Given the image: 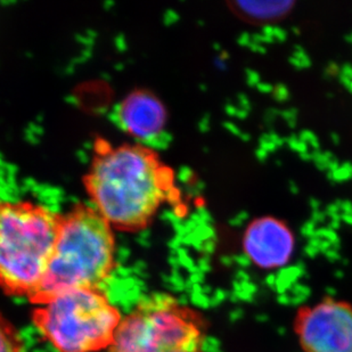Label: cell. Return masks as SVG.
<instances>
[{
	"instance_id": "42",
	"label": "cell",
	"mask_w": 352,
	"mask_h": 352,
	"mask_svg": "<svg viewBox=\"0 0 352 352\" xmlns=\"http://www.w3.org/2000/svg\"><path fill=\"white\" fill-rule=\"evenodd\" d=\"M289 192L293 194V195H296V194H299L300 188L298 185H296L294 182H289Z\"/></svg>"
},
{
	"instance_id": "36",
	"label": "cell",
	"mask_w": 352,
	"mask_h": 352,
	"mask_svg": "<svg viewBox=\"0 0 352 352\" xmlns=\"http://www.w3.org/2000/svg\"><path fill=\"white\" fill-rule=\"evenodd\" d=\"M340 74H342L344 77L348 78V79L352 80V67L350 64H344L342 67H341V72Z\"/></svg>"
},
{
	"instance_id": "9",
	"label": "cell",
	"mask_w": 352,
	"mask_h": 352,
	"mask_svg": "<svg viewBox=\"0 0 352 352\" xmlns=\"http://www.w3.org/2000/svg\"><path fill=\"white\" fill-rule=\"evenodd\" d=\"M294 5L296 3L293 0H241L235 3V6L244 16L263 22L282 19L292 10Z\"/></svg>"
},
{
	"instance_id": "34",
	"label": "cell",
	"mask_w": 352,
	"mask_h": 352,
	"mask_svg": "<svg viewBox=\"0 0 352 352\" xmlns=\"http://www.w3.org/2000/svg\"><path fill=\"white\" fill-rule=\"evenodd\" d=\"M268 157H270V154L267 153L266 151H263V148L258 147V150L256 151V157L259 160L260 162H266Z\"/></svg>"
},
{
	"instance_id": "53",
	"label": "cell",
	"mask_w": 352,
	"mask_h": 352,
	"mask_svg": "<svg viewBox=\"0 0 352 352\" xmlns=\"http://www.w3.org/2000/svg\"><path fill=\"white\" fill-rule=\"evenodd\" d=\"M348 90H349L350 93H352V82L350 83L349 88H348Z\"/></svg>"
},
{
	"instance_id": "37",
	"label": "cell",
	"mask_w": 352,
	"mask_h": 352,
	"mask_svg": "<svg viewBox=\"0 0 352 352\" xmlns=\"http://www.w3.org/2000/svg\"><path fill=\"white\" fill-rule=\"evenodd\" d=\"M261 34L263 36H267V37L274 38V25L272 24H265L263 27V30H261Z\"/></svg>"
},
{
	"instance_id": "12",
	"label": "cell",
	"mask_w": 352,
	"mask_h": 352,
	"mask_svg": "<svg viewBox=\"0 0 352 352\" xmlns=\"http://www.w3.org/2000/svg\"><path fill=\"white\" fill-rule=\"evenodd\" d=\"M311 161L315 162L316 166L322 171H327V164L331 160L334 159L332 152H322V151H313L311 152Z\"/></svg>"
},
{
	"instance_id": "50",
	"label": "cell",
	"mask_w": 352,
	"mask_h": 352,
	"mask_svg": "<svg viewBox=\"0 0 352 352\" xmlns=\"http://www.w3.org/2000/svg\"><path fill=\"white\" fill-rule=\"evenodd\" d=\"M346 40H348V41H349V43H352V34H349V36H346Z\"/></svg>"
},
{
	"instance_id": "40",
	"label": "cell",
	"mask_w": 352,
	"mask_h": 352,
	"mask_svg": "<svg viewBox=\"0 0 352 352\" xmlns=\"http://www.w3.org/2000/svg\"><path fill=\"white\" fill-rule=\"evenodd\" d=\"M250 112L243 110L241 107H237V112H236V118L239 120H244L249 117Z\"/></svg>"
},
{
	"instance_id": "8",
	"label": "cell",
	"mask_w": 352,
	"mask_h": 352,
	"mask_svg": "<svg viewBox=\"0 0 352 352\" xmlns=\"http://www.w3.org/2000/svg\"><path fill=\"white\" fill-rule=\"evenodd\" d=\"M116 118L121 130L145 145L162 136L168 121L164 104L147 90L128 94L118 105Z\"/></svg>"
},
{
	"instance_id": "49",
	"label": "cell",
	"mask_w": 352,
	"mask_h": 352,
	"mask_svg": "<svg viewBox=\"0 0 352 352\" xmlns=\"http://www.w3.org/2000/svg\"><path fill=\"white\" fill-rule=\"evenodd\" d=\"M292 32L293 34H296V36H299V34H301V31H300V28L298 27H293Z\"/></svg>"
},
{
	"instance_id": "10",
	"label": "cell",
	"mask_w": 352,
	"mask_h": 352,
	"mask_svg": "<svg viewBox=\"0 0 352 352\" xmlns=\"http://www.w3.org/2000/svg\"><path fill=\"white\" fill-rule=\"evenodd\" d=\"M0 352H17L16 339L3 319H0Z\"/></svg>"
},
{
	"instance_id": "24",
	"label": "cell",
	"mask_w": 352,
	"mask_h": 352,
	"mask_svg": "<svg viewBox=\"0 0 352 352\" xmlns=\"http://www.w3.org/2000/svg\"><path fill=\"white\" fill-rule=\"evenodd\" d=\"M237 100H239V107L243 110L251 111V102H250L249 97L246 96L245 94L239 93L237 95Z\"/></svg>"
},
{
	"instance_id": "2",
	"label": "cell",
	"mask_w": 352,
	"mask_h": 352,
	"mask_svg": "<svg viewBox=\"0 0 352 352\" xmlns=\"http://www.w3.org/2000/svg\"><path fill=\"white\" fill-rule=\"evenodd\" d=\"M116 263L114 230L89 204L60 216L56 242L40 289L43 300L71 289H96Z\"/></svg>"
},
{
	"instance_id": "13",
	"label": "cell",
	"mask_w": 352,
	"mask_h": 352,
	"mask_svg": "<svg viewBox=\"0 0 352 352\" xmlns=\"http://www.w3.org/2000/svg\"><path fill=\"white\" fill-rule=\"evenodd\" d=\"M286 144H287V146L291 148V150L294 151V152H298V153H306V152H309V146L307 145L305 142L302 140H300L299 135H291V136L285 138Z\"/></svg>"
},
{
	"instance_id": "52",
	"label": "cell",
	"mask_w": 352,
	"mask_h": 352,
	"mask_svg": "<svg viewBox=\"0 0 352 352\" xmlns=\"http://www.w3.org/2000/svg\"><path fill=\"white\" fill-rule=\"evenodd\" d=\"M223 58H228V54L223 53Z\"/></svg>"
},
{
	"instance_id": "26",
	"label": "cell",
	"mask_w": 352,
	"mask_h": 352,
	"mask_svg": "<svg viewBox=\"0 0 352 352\" xmlns=\"http://www.w3.org/2000/svg\"><path fill=\"white\" fill-rule=\"evenodd\" d=\"M251 43H252V34H249V32H242L237 38V43L241 47H248L249 48Z\"/></svg>"
},
{
	"instance_id": "18",
	"label": "cell",
	"mask_w": 352,
	"mask_h": 352,
	"mask_svg": "<svg viewBox=\"0 0 352 352\" xmlns=\"http://www.w3.org/2000/svg\"><path fill=\"white\" fill-rule=\"evenodd\" d=\"M278 117H280V110H279V109H275V107H270V109H268V110L265 112L263 121H265L267 126H273V123L275 122L276 119Z\"/></svg>"
},
{
	"instance_id": "28",
	"label": "cell",
	"mask_w": 352,
	"mask_h": 352,
	"mask_svg": "<svg viewBox=\"0 0 352 352\" xmlns=\"http://www.w3.org/2000/svg\"><path fill=\"white\" fill-rule=\"evenodd\" d=\"M340 212H341V211H340L339 206H338L336 202L326 206L325 213L327 216H336V214H340Z\"/></svg>"
},
{
	"instance_id": "27",
	"label": "cell",
	"mask_w": 352,
	"mask_h": 352,
	"mask_svg": "<svg viewBox=\"0 0 352 352\" xmlns=\"http://www.w3.org/2000/svg\"><path fill=\"white\" fill-rule=\"evenodd\" d=\"M274 88L275 87L270 82H260L256 86V89L259 90L260 93L263 94H273Z\"/></svg>"
},
{
	"instance_id": "23",
	"label": "cell",
	"mask_w": 352,
	"mask_h": 352,
	"mask_svg": "<svg viewBox=\"0 0 352 352\" xmlns=\"http://www.w3.org/2000/svg\"><path fill=\"white\" fill-rule=\"evenodd\" d=\"M274 39L279 43H284L287 39V31L283 28L274 25Z\"/></svg>"
},
{
	"instance_id": "19",
	"label": "cell",
	"mask_w": 352,
	"mask_h": 352,
	"mask_svg": "<svg viewBox=\"0 0 352 352\" xmlns=\"http://www.w3.org/2000/svg\"><path fill=\"white\" fill-rule=\"evenodd\" d=\"M261 137L275 144L277 147H283L284 146V144H286L285 138L279 136L278 133H276L275 131H270V133H263V135H261Z\"/></svg>"
},
{
	"instance_id": "32",
	"label": "cell",
	"mask_w": 352,
	"mask_h": 352,
	"mask_svg": "<svg viewBox=\"0 0 352 352\" xmlns=\"http://www.w3.org/2000/svg\"><path fill=\"white\" fill-rule=\"evenodd\" d=\"M289 62L293 67H296L298 70H303V69H307V67H308L306 64L301 62V60H298L296 57H289Z\"/></svg>"
},
{
	"instance_id": "47",
	"label": "cell",
	"mask_w": 352,
	"mask_h": 352,
	"mask_svg": "<svg viewBox=\"0 0 352 352\" xmlns=\"http://www.w3.org/2000/svg\"><path fill=\"white\" fill-rule=\"evenodd\" d=\"M239 138H241L243 142H249V140H251V136H250L248 133H243L242 136L239 137Z\"/></svg>"
},
{
	"instance_id": "45",
	"label": "cell",
	"mask_w": 352,
	"mask_h": 352,
	"mask_svg": "<svg viewBox=\"0 0 352 352\" xmlns=\"http://www.w3.org/2000/svg\"><path fill=\"white\" fill-rule=\"evenodd\" d=\"M331 140H332L333 143L336 144V145H339L340 136L338 133H333L332 135H331Z\"/></svg>"
},
{
	"instance_id": "7",
	"label": "cell",
	"mask_w": 352,
	"mask_h": 352,
	"mask_svg": "<svg viewBox=\"0 0 352 352\" xmlns=\"http://www.w3.org/2000/svg\"><path fill=\"white\" fill-rule=\"evenodd\" d=\"M296 239L289 227L274 217H261L250 223L243 248L250 261L261 268L284 266L292 256Z\"/></svg>"
},
{
	"instance_id": "16",
	"label": "cell",
	"mask_w": 352,
	"mask_h": 352,
	"mask_svg": "<svg viewBox=\"0 0 352 352\" xmlns=\"http://www.w3.org/2000/svg\"><path fill=\"white\" fill-rule=\"evenodd\" d=\"M274 98L279 103H284L289 98V90L285 85L277 83L273 91Z\"/></svg>"
},
{
	"instance_id": "3",
	"label": "cell",
	"mask_w": 352,
	"mask_h": 352,
	"mask_svg": "<svg viewBox=\"0 0 352 352\" xmlns=\"http://www.w3.org/2000/svg\"><path fill=\"white\" fill-rule=\"evenodd\" d=\"M60 216L41 203L0 197V286L39 296Z\"/></svg>"
},
{
	"instance_id": "4",
	"label": "cell",
	"mask_w": 352,
	"mask_h": 352,
	"mask_svg": "<svg viewBox=\"0 0 352 352\" xmlns=\"http://www.w3.org/2000/svg\"><path fill=\"white\" fill-rule=\"evenodd\" d=\"M36 320L58 351L97 352L111 346L122 319L97 289H80L43 299Z\"/></svg>"
},
{
	"instance_id": "33",
	"label": "cell",
	"mask_w": 352,
	"mask_h": 352,
	"mask_svg": "<svg viewBox=\"0 0 352 352\" xmlns=\"http://www.w3.org/2000/svg\"><path fill=\"white\" fill-rule=\"evenodd\" d=\"M340 72H341V67H338L336 63H329L326 69V74L329 76H336V74H340Z\"/></svg>"
},
{
	"instance_id": "22",
	"label": "cell",
	"mask_w": 352,
	"mask_h": 352,
	"mask_svg": "<svg viewBox=\"0 0 352 352\" xmlns=\"http://www.w3.org/2000/svg\"><path fill=\"white\" fill-rule=\"evenodd\" d=\"M259 147L263 148V151H266L268 154L274 153L278 148V147L276 146L275 144L272 143L270 140H265L263 137H260Z\"/></svg>"
},
{
	"instance_id": "5",
	"label": "cell",
	"mask_w": 352,
	"mask_h": 352,
	"mask_svg": "<svg viewBox=\"0 0 352 352\" xmlns=\"http://www.w3.org/2000/svg\"><path fill=\"white\" fill-rule=\"evenodd\" d=\"M109 352H204L202 329L190 310L157 296L121 320Z\"/></svg>"
},
{
	"instance_id": "25",
	"label": "cell",
	"mask_w": 352,
	"mask_h": 352,
	"mask_svg": "<svg viewBox=\"0 0 352 352\" xmlns=\"http://www.w3.org/2000/svg\"><path fill=\"white\" fill-rule=\"evenodd\" d=\"M336 203L339 206L340 211L342 212V214H352V202L336 199Z\"/></svg>"
},
{
	"instance_id": "46",
	"label": "cell",
	"mask_w": 352,
	"mask_h": 352,
	"mask_svg": "<svg viewBox=\"0 0 352 352\" xmlns=\"http://www.w3.org/2000/svg\"><path fill=\"white\" fill-rule=\"evenodd\" d=\"M343 221H346V223L352 225V214H342Z\"/></svg>"
},
{
	"instance_id": "29",
	"label": "cell",
	"mask_w": 352,
	"mask_h": 352,
	"mask_svg": "<svg viewBox=\"0 0 352 352\" xmlns=\"http://www.w3.org/2000/svg\"><path fill=\"white\" fill-rule=\"evenodd\" d=\"M225 128H226L230 133H233V135H235L236 137H241L242 136L243 131H241V129H239V126H236V124H234L233 122H226L225 124Z\"/></svg>"
},
{
	"instance_id": "6",
	"label": "cell",
	"mask_w": 352,
	"mask_h": 352,
	"mask_svg": "<svg viewBox=\"0 0 352 352\" xmlns=\"http://www.w3.org/2000/svg\"><path fill=\"white\" fill-rule=\"evenodd\" d=\"M300 342L307 352H352V309L327 301L299 319Z\"/></svg>"
},
{
	"instance_id": "21",
	"label": "cell",
	"mask_w": 352,
	"mask_h": 352,
	"mask_svg": "<svg viewBox=\"0 0 352 352\" xmlns=\"http://www.w3.org/2000/svg\"><path fill=\"white\" fill-rule=\"evenodd\" d=\"M249 219V213L246 212V211H241V212L237 213V214L234 217L233 219L230 220V225L234 227H241Z\"/></svg>"
},
{
	"instance_id": "1",
	"label": "cell",
	"mask_w": 352,
	"mask_h": 352,
	"mask_svg": "<svg viewBox=\"0 0 352 352\" xmlns=\"http://www.w3.org/2000/svg\"><path fill=\"white\" fill-rule=\"evenodd\" d=\"M83 186L89 206L113 230L138 232L153 221L179 190L173 169L145 144L97 140Z\"/></svg>"
},
{
	"instance_id": "20",
	"label": "cell",
	"mask_w": 352,
	"mask_h": 352,
	"mask_svg": "<svg viewBox=\"0 0 352 352\" xmlns=\"http://www.w3.org/2000/svg\"><path fill=\"white\" fill-rule=\"evenodd\" d=\"M246 83L249 87H256L259 85L260 74L252 69H246L245 70Z\"/></svg>"
},
{
	"instance_id": "41",
	"label": "cell",
	"mask_w": 352,
	"mask_h": 352,
	"mask_svg": "<svg viewBox=\"0 0 352 352\" xmlns=\"http://www.w3.org/2000/svg\"><path fill=\"white\" fill-rule=\"evenodd\" d=\"M225 110H226V113L230 117H236V112H237V107H234L233 104H227L226 107H225Z\"/></svg>"
},
{
	"instance_id": "43",
	"label": "cell",
	"mask_w": 352,
	"mask_h": 352,
	"mask_svg": "<svg viewBox=\"0 0 352 352\" xmlns=\"http://www.w3.org/2000/svg\"><path fill=\"white\" fill-rule=\"evenodd\" d=\"M340 82L342 83L343 86L346 87V89L349 88L350 83L352 82V80L348 79V78L344 77L342 74H339Z\"/></svg>"
},
{
	"instance_id": "35",
	"label": "cell",
	"mask_w": 352,
	"mask_h": 352,
	"mask_svg": "<svg viewBox=\"0 0 352 352\" xmlns=\"http://www.w3.org/2000/svg\"><path fill=\"white\" fill-rule=\"evenodd\" d=\"M314 230H315V223H314L313 221H308V223L303 225V235H311V234L314 233Z\"/></svg>"
},
{
	"instance_id": "39",
	"label": "cell",
	"mask_w": 352,
	"mask_h": 352,
	"mask_svg": "<svg viewBox=\"0 0 352 352\" xmlns=\"http://www.w3.org/2000/svg\"><path fill=\"white\" fill-rule=\"evenodd\" d=\"M309 206L311 208L313 211L320 210V201H319V199H315V197H311V199H309Z\"/></svg>"
},
{
	"instance_id": "44",
	"label": "cell",
	"mask_w": 352,
	"mask_h": 352,
	"mask_svg": "<svg viewBox=\"0 0 352 352\" xmlns=\"http://www.w3.org/2000/svg\"><path fill=\"white\" fill-rule=\"evenodd\" d=\"M300 159L302 160V161H311V152H306V153L299 154Z\"/></svg>"
},
{
	"instance_id": "48",
	"label": "cell",
	"mask_w": 352,
	"mask_h": 352,
	"mask_svg": "<svg viewBox=\"0 0 352 352\" xmlns=\"http://www.w3.org/2000/svg\"><path fill=\"white\" fill-rule=\"evenodd\" d=\"M331 227H332L333 230H338L340 227V221H338V220H332V221H331Z\"/></svg>"
},
{
	"instance_id": "30",
	"label": "cell",
	"mask_w": 352,
	"mask_h": 352,
	"mask_svg": "<svg viewBox=\"0 0 352 352\" xmlns=\"http://www.w3.org/2000/svg\"><path fill=\"white\" fill-rule=\"evenodd\" d=\"M249 48L252 50V52H254V53L261 54V55L267 53L266 46H265V45H261V43H253L252 41L251 45H250Z\"/></svg>"
},
{
	"instance_id": "31",
	"label": "cell",
	"mask_w": 352,
	"mask_h": 352,
	"mask_svg": "<svg viewBox=\"0 0 352 352\" xmlns=\"http://www.w3.org/2000/svg\"><path fill=\"white\" fill-rule=\"evenodd\" d=\"M326 214L325 212H322V211H320V210H317V211H313V213H311V219H313V223H322L324 220L326 219Z\"/></svg>"
},
{
	"instance_id": "14",
	"label": "cell",
	"mask_w": 352,
	"mask_h": 352,
	"mask_svg": "<svg viewBox=\"0 0 352 352\" xmlns=\"http://www.w3.org/2000/svg\"><path fill=\"white\" fill-rule=\"evenodd\" d=\"M300 140H302L308 146L311 147L314 151H320V143H319L318 137L311 130H302L299 133Z\"/></svg>"
},
{
	"instance_id": "17",
	"label": "cell",
	"mask_w": 352,
	"mask_h": 352,
	"mask_svg": "<svg viewBox=\"0 0 352 352\" xmlns=\"http://www.w3.org/2000/svg\"><path fill=\"white\" fill-rule=\"evenodd\" d=\"M292 56L303 62V63L306 64L307 67H311V60H310L309 56H308L306 50H303L302 47L300 46V45H296V46H294Z\"/></svg>"
},
{
	"instance_id": "38",
	"label": "cell",
	"mask_w": 352,
	"mask_h": 352,
	"mask_svg": "<svg viewBox=\"0 0 352 352\" xmlns=\"http://www.w3.org/2000/svg\"><path fill=\"white\" fill-rule=\"evenodd\" d=\"M340 166H341V163L339 162V160H331L329 164H327V173H329V171H331V173L336 171V170L339 169Z\"/></svg>"
},
{
	"instance_id": "15",
	"label": "cell",
	"mask_w": 352,
	"mask_h": 352,
	"mask_svg": "<svg viewBox=\"0 0 352 352\" xmlns=\"http://www.w3.org/2000/svg\"><path fill=\"white\" fill-rule=\"evenodd\" d=\"M280 118L285 120V122L289 124L291 129H294L296 126V120H298V110L292 109H285L280 111Z\"/></svg>"
},
{
	"instance_id": "51",
	"label": "cell",
	"mask_w": 352,
	"mask_h": 352,
	"mask_svg": "<svg viewBox=\"0 0 352 352\" xmlns=\"http://www.w3.org/2000/svg\"><path fill=\"white\" fill-rule=\"evenodd\" d=\"M276 164H277V166H282V162H280V161H279V160H277V161H276Z\"/></svg>"
},
{
	"instance_id": "11",
	"label": "cell",
	"mask_w": 352,
	"mask_h": 352,
	"mask_svg": "<svg viewBox=\"0 0 352 352\" xmlns=\"http://www.w3.org/2000/svg\"><path fill=\"white\" fill-rule=\"evenodd\" d=\"M327 178L332 183H344L352 179V163H341V166L336 171L327 173Z\"/></svg>"
}]
</instances>
